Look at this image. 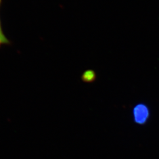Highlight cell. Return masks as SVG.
I'll return each instance as SVG.
<instances>
[{
	"mask_svg": "<svg viewBox=\"0 0 159 159\" xmlns=\"http://www.w3.org/2000/svg\"><path fill=\"white\" fill-rule=\"evenodd\" d=\"M1 0H0V5H1Z\"/></svg>",
	"mask_w": 159,
	"mask_h": 159,
	"instance_id": "4",
	"label": "cell"
},
{
	"mask_svg": "<svg viewBox=\"0 0 159 159\" xmlns=\"http://www.w3.org/2000/svg\"><path fill=\"white\" fill-rule=\"evenodd\" d=\"M82 81L86 83H91L96 81L97 78L96 73L91 69H88L84 71L81 76Z\"/></svg>",
	"mask_w": 159,
	"mask_h": 159,
	"instance_id": "2",
	"label": "cell"
},
{
	"mask_svg": "<svg viewBox=\"0 0 159 159\" xmlns=\"http://www.w3.org/2000/svg\"><path fill=\"white\" fill-rule=\"evenodd\" d=\"M9 43H10L9 40L6 37V35L3 33L2 27H1V21H0V47L2 45L8 44Z\"/></svg>",
	"mask_w": 159,
	"mask_h": 159,
	"instance_id": "3",
	"label": "cell"
},
{
	"mask_svg": "<svg viewBox=\"0 0 159 159\" xmlns=\"http://www.w3.org/2000/svg\"><path fill=\"white\" fill-rule=\"evenodd\" d=\"M133 120L137 125H144L150 117V110L148 106L143 103H139L133 108Z\"/></svg>",
	"mask_w": 159,
	"mask_h": 159,
	"instance_id": "1",
	"label": "cell"
}]
</instances>
